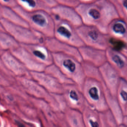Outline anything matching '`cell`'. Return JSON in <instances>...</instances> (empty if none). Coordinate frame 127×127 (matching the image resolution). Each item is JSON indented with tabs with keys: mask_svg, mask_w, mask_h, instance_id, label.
Returning <instances> with one entry per match:
<instances>
[{
	"mask_svg": "<svg viewBox=\"0 0 127 127\" xmlns=\"http://www.w3.org/2000/svg\"><path fill=\"white\" fill-rule=\"evenodd\" d=\"M76 8L83 24L95 26L107 34L110 24L120 16L112 0H80Z\"/></svg>",
	"mask_w": 127,
	"mask_h": 127,
	"instance_id": "6da1fadb",
	"label": "cell"
},
{
	"mask_svg": "<svg viewBox=\"0 0 127 127\" xmlns=\"http://www.w3.org/2000/svg\"><path fill=\"white\" fill-rule=\"evenodd\" d=\"M13 10L26 21L30 28L47 37H54L55 21L51 13L43 11L27 12L19 5Z\"/></svg>",
	"mask_w": 127,
	"mask_h": 127,
	"instance_id": "7a4b0ae2",
	"label": "cell"
},
{
	"mask_svg": "<svg viewBox=\"0 0 127 127\" xmlns=\"http://www.w3.org/2000/svg\"><path fill=\"white\" fill-rule=\"evenodd\" d=\"M0 31L9 33L21 45H44L46 37L30 28L13 24L3 18H0Z\"/></svg>",
	"mask_w": 127,
	"mask_h": 127,
	"instance_id": "3957f363",
	"label": "cell"
},
{
	"mask_svg": "<svg viewBox=\"0 0 127 127\" xmlns=\"http://www.w3.org/2000/svg\"><path fill=\"white\" fill-rule=\"evenodd\" d=\"M83 86L86 100L90 106L100 113L109 110L103 82L86 78Z\"/></svg>",
	"mask_w": 127,
	"mask_h": 127,
	"instance_id": "277c9868",
	"label": "cell"
},
{
	"mask_svg": "<svg viewBox=\"0 0 127 127\" xmlns=\"http://www.w3.org/2000/svg\"><path fill=\"white\" fill-rule=\"evenodd\" d=\"M53 63L56 65L64 74L76 80L83 85L86 76L82 62L71 56L62 53H52Z\"/></svg>",
	"mask_w": 127,
	"mask_h": 127,
	"instance_id": "5b68a950",
	"label": "cell"
},
{
	"mask_svg": "<svg viewBox=\"0 0 127 127\" xmlns=\"http://www.w3.org/2000/svg\"><path fill=\"white\" fill-rule=\"evenodd\" d=\"M77 30L85 45L103 50L108 48V34L103 33L95 26L85 24Z\"/></svg>",
	"mask_w": 127,
	"mask_h": 127,
	"instance_id": "8992f818",
	"label": "cell"
},
{
	"mask_svg": "<svg viewBox=\"0 0 127 127\" xmlns=\"http://www.w3.org/2000/svg\"><path fill=\"white\" fill-rule=\"evenodd\" d=\"M55 27L54 37L60 41L79 48L85 45L79 35L77 28L62 20H54Z\"/></svg>",
	"mask_w": 127,
	"mask_h": 127,
	"instance_id": "52a82bcc",
	"label": "cell"
},
{
	"mask_svg": "<svg viewBox=\"0 0 127 127\" xmlns=\"http://www.w3.org/2000/svg\"><path fill=\"white\" fill-rule=\"evenodd\" d=\"M44 45L52 53H62L73 56L82 62L79 48L65 43L55 37L46 38Z\"/></svg>",
	"mask_w": 127,
	"mask_h": 127,
	"instance_id": "ba28073f",
	"label": "cell"
},
{
	"mask_svg": "<svg viewBox=\"0 0 127 127\" xmlns=\"http://www.w3.org/2000/svg\"><path fill=\"white\" fill-rule=\"evenodd\" d=\"M103 82L112 94L116 96L121 77L119 73L108 61L100 67Z\"/></svg>",
	"mask_w": 127,
	"mask_h": 127,
	"instance_id": "9c48e42d",
	"label": "cell"
},
{
	"mask_svg": "<svg viewBox=\"0 0 127 127\" xmlns=\"http://www.w3.org/2000/svg\"><path fill=\"white\" fill-rule=\"evenodd\" d=\"M51 14L54 20L67 21L77 28L83 24L80 14L77 10L73 8L58 4L52 9Z\"/></svg>",
	"mask_w": 127,
	"mask_h": 127,
	"instance_id": "30bf717a",
	"label": "cell"
},
{
	"mask_svg": "<svg viewBox=\"0 0 127 127\" xmlns=\"http://www.w3.org/2000/svg\"><path fill=\"white\" fill-rule=\"evenodd\" d=\"M0 61L14 75H31L30 71L10 51H0Z\"/></svg>",
	"mask_w": 127,
	"mask_h": 127,
	"instance_id": "8fae6325",
	"label": "cell"
},
{
	"mask_svg": "<svg viewBox=\"0 0 127 127\" xmlns=\"http://www.w3.org/2000/svg\"><path fill=\"white\" fill-rule=\"evenodd\" d=\"M79 49L83 61L90 62L99 67L108 61L106 50L86 45Z\"/></svg>",
	"mask_w": 127,
	"mask_h": 127,
	"instance_id": "7c38bea8",
	"label": "cell"
},
{
	"mask_svg": "<svg viewBox=\"0 0 127 127\" xmlns=\"http://www.w3.org/2000/svg\"><path fill=\"white\" fill-rule=\"evenodd\" d=\"M25 65L30 72H43L46 66L36 61L26 48L22 45L11 52Z\"/></svg>",
	"mask_w": 127,
	"mask_h": 127,
	"instance_id": "4fadbf2b",
	"label": "cell"
},
{
	"mask_svg": "<svg viewBox=\"0 0 127 127\" xmlns=\"http://www.w3.org/2000/svg\"><path fill=\"white\" fill-rule=\"evenodd\" d=\"M21 45L38 62L47 66L53 63L52 53L44 45L40 44Z\"/></svg>",
	"mask_w": 127,
	"mask_h": 127,
	"instance_id": "5bb4252c",
	"label": "cell"
},
{
	"mask_svg": "<svg viewBox=\"0 0 127 127\" xmlns=\"http://www.w3.org/2000/svg\"><path fill=\"white\" fill-rule=\"evenodd\" d=\"M108 60L127 82V56L108 47L106 50Z\"/></svg>",
	"mask_w": 127,
	"mask_h": 127,
	"instance_id": "9a60e30c",
	"label": "cell"
},
{
	"mask_svg": "<svg viewBox=\"0 0 127 127\" xmlns=\"http://www.w3.org/2000/svg\"><path fill=\"white\" fill-rule=\"evenodd\" d=\"M107 34L127 43V21L120 18L114 20L109 25Z\"/></svg>",
	"mask_w": 127,
	"mask_h": 127,
	"instance_id": "2e32d148",
	"label": "cell"
},
{
	"mask_svg": "<svg viewBox=\"0 0 127 127\" xmlns=\"http://www.w3.org/2000/svg\"><path fill=\"white\" fill-rule=\"evenodd\" d=\"M105 91L107 103L109 110L111 111L118 125L122 124L124 113L118 102L116 96L111 94L105 85Z\"/></svg>",
	"mask_w": 127,
	"mask_h": 127,
	"instance_id": "e0dca14e",
	"label": "cell"
},
{
	"mask_svg": "<svg viewBox=\"0 0 127 127\" xmlns=\"http://www.w3.org/2000/svg\"><path fill=\"white\" fill-rule=\"evenodd\" d=\"M0 18L21 26L30 28L26 21L15 10L0 5Z\"/></svg>",
	"mask_w": 127,
	"mask_h": 127,
	"instance_id": "ac0fdd59",
	"label": "cell"
},
{
	"mask_svg": "<svg viewBox=\"0 0 127 127\" xmlns=\"http://www.w3.org/2000/svg\"><path fill=\"white\" fill-rule=\"evenodd\" d=\"M19 6L27 12L43 11L51 13L52 9L45 0H17Z\"/></svg>",
	"mask_w": 127,
	"mask_h": 127,
	"instance_id": "d6986e66",
	"label": "cell"
},
{
	"mask_svg": "<svg viewBox=\"0 0 127 127\" xmlns=\"http://www.w3.org/2000/svg\"><path fill=\"white\" fill-rule=\"evenodd\" d=\"M84 121L86 127H102L100 113L89 104L85 108Z\"/></svg>",
	"mask_w": 127,
	"mask_h": 127,
	"instance_id": "ffe728a7",
	"label": "cell"
},
{
	"mask_svg": "<svg viewBox=\"0 0 127 127\" xmlns=\"http://www.w3.org/2000/svg\"><path fill=\"white\" fill-rule=\"evenodd\" d=\"M20 46L19 42L9 33L0 31V51L12 52Z\"/></svg>",
	"mask_w": 127,
	"mask_h": 127,
	"instance_id": "44dd1931",
	"label": "cell"
},
{
	"mask_svg": "<svg viewBox=\"0 0 127 127\" xmlns=\"http://www.w3.org/2000/svg\"><path fill=\"white\" fill-rule=\"evenodd\" d=\"M82 63L86 77L95 79L103 82L100 67L87 61H83Z\"/></svg>",
	"mask_w": 127,
	"mask_h": 127,
	"instance_id": "7402d4cb",
	"label": "cell"
},
{
	"mask_svg": "<svg viewBox=\"0 0 127 127\" xmlns=\"http://www.w3.org/2000/svg\"><path fill=\"white\" fill-rule=\"evenodd\" d=\"M116 97L124 113L127 106V82L122 78L117 89Z\"/></svg>",
	"mask_w": 127,
	"mask_h": 127,
	"instance_id": "603a6c76",
	"label": "cell"
},
{
	"mask_svg": "<svg viewBox=\"0 0 127 127\" xmlns=\"http://www.w3.org/2000/svg\"><path fill=\"white\" fill-rule=\"evenodd\" d=\"M108 43V47L127 56V43H126L109 35Z\"/></svg>",
	"mask_w": 127,
	"mask_h": 127,
	"instance_id": "cb8c5ba5",
	"label": "cell"
},
{
	"mask_svg": "<svg viewBox=\"0 0 127 127\" xmlns=\"http://www.w3.org/2000/svg\"><path fill=\"white\" fill-rule=\"evenodd\" d=\"M102 127H119L114 115L110 110L100 113Z\"/></svg>",
	"mask_w": 127,
	"mask_h": 127,
	"instance_id": "d4e9b609",
	"label": "cell"
},
{
	"mask_svg": "<svg viewBox=\"0 0 127 127\" xmlns=\"http://www.w3.org/2000/svg\"><path fill=\"white\" fill-rule=\"evenodd\" d=\"M120 18L127 20V0H112Z\"/></svg>",
	"mask_w": 127,
	"mask_h": 127,
	"instance_id": "484cf974",
	"label": "cell"
},
{
	"mask_svg": "<svg viewBox=\"0 0 127 127\" xmlns=\"http://www.w3.org/2000/svg\"><path fill=\"white\" fill-rule=\"evenodd\" d=\"M58 4L76 9L80 4V0H57Z\"/></svg>",
	"mask_w": 127,
	"mask_h": 127,
	"instance_id": "4316f807",
	"label": "cell"
},
{
	"mask_svg": "<svg viewBox=\"0 0 127 127\" xmlns=\"http://www.w3.org/2000/svg\"><path fill=\"white\" fill-rule=\"evenodd\" d=\"M0 5L14 9L19 5L17 0H0Z\"/></svg>",
	"mask_w": 127,
	"mask_h": 127,
	"instance_id": "83f0119b",
	"label": "cell"
},
{
	"mask_svg": "<svg viewBox=\"0 0 127 127\" xmlns=\"http://www.w3.org/2000/svg\"><path fill=\"white\" fill-rule=\"evenodd\" d=\"M70 96L72 99L77 102H80L81 99V98L80 97L78 93L75 90H72L70 91Z\"/></svg>",
	"mask_w": 127,
	"mask_h": 127,
	"instance_id": "f1b7e54d",
	"label": "cell"
},
{
	"mask_svg": "<svg viewBox=\"0 0 127 127\" xmlns=\"http://www.w3.org/2000/svg\"><path fill=\"white\" fill-rule=\"evenodd\" d=\"M47 5L52 9L58 5L57 0H45Z\"/></svg>",
	"mask_w": 127,
	"mask_h": 127,
	"instance_id": "f546056e",
	"label": "cell"
},
{
	"mask_svg": "<svg viewBox=\"0 0 127 127\" xmlns=\"http://www.w3.org/2000/svg\"><path fill=\"white\" fill-rule=\"evenodd\" d=\"M124 118L127 120V106L124 112Z\"/></svg>",
	"mask_w": 127,
	"mask_h": 127,
	"instance_id": "4dcf8cb0",
	"label": "cell"
},
{
	"mask_svg": "<svg viewBox=\"0 0 127 127\" xmlns=\"http://www.w3.org/2000/svg\"><path fill=\"white\" fill-rule=\"evenodd\" d=\"M119 127H127V126L123 124H122L119 125Z\"/></svg>",
	"mask_w": 127,
	"mask_h": 127,
	"instance_id": "1f68e13d",
	"label": "cell"
}]
</instances>
